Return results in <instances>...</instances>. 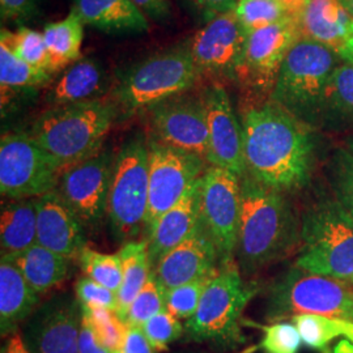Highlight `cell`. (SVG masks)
Listing matches in <instances>:
<instances>
[{"label": "cell", "instance_id": "5bb4252c", "mask_svg": "<svg viewBox=\"0 0 353 353\" xmlns=\"http://www.w3.org/2000/svg\"><path fill=\"white\" fill-rule=\"evenodd\" d=\"M153 139L207 160L208 121L203 96L176 94L145 110Z\"/></svg>", "mask_w": 353, "mask_h": 353}, {"label": "cell", "instance_id": "f907efd6", "mask_svg": "<svg viewBox=\"0 0 353 353\" xmlns=\"http://www.w3.org/2000/svg\"><path fill=\"white\" fill-rule=\"evenodd\" d=\"M339 57H341L343 61H345V62H348V63H351L353 65V28L351 36L347 39L345 45L343 46V49L339 52Z\"/></svg>", "mask_w": 353, "mask_h": 353}, {"label": "cell", "instance_id": "816d5d0a", "mask_svg": "<svg viewBox=\"0 0 353 353\" xmlns=\"http://www.w3.org/2000/svg\"><path fill=\"white\" fill-rule=\"evenodd\" d=\"M322 353H353L352 343L350 341H341V344L331 352V351H323Z\"/></svg>", "mask_w": 353, "mask_h": 353}, {"label": "cell", "instance_id": "ab89813d", "mask_svg": "<svg viewBox=\"0 0 353 353\" xmlns=\"http://www.w3.org/2000/svg\"><path fill=\"white\" fill-rule=\"evenodd\" d=\"M259 327L263 331V338L259 344L263 353L300 352L303 339L290 321L271 322L270 325Z\"/></svg>", "mask_w": 353, "mask_h": 353}, {"label": "cell", "instance_id": "60d3db41", "mask_svg": "<svg viewBox=\"0 0 353 353\" xmlns=\"http://www.w3.org/2000/svg\"><path fill=\"white\" fill-rule=\"evenodd\" d=\"M141 328L156 351H166L168 347L173 341H178L185 332V326L181 323V319L168 310L151 318Z\"/></svg>", "mask_w": 353, "mask_h": 353}, {"label": "cell", "instance_id": "7dc6e473", "mask_svg": "<svg viewBox=\"0 0 353 353\" xmlns=\"http://www.w3.org/2000/svg\"><path fill=\"white\" fill-rule=\"evenodd\" d=\"M148 20L163 21L170 14V0H131Z\"/></svg>", "mask_w": 353, "mask_h": 353}, {"label": "cell", "instance_id": "ee69618b", "mask_svg": "<svg viewBox=\"0 0 353 353\" xmlns=\"http://www.w3.org/2000/svg\"><path fill=\"white\" fill-rule=\"evenodd\" d=\"M190 4L201 13L204 21L208 23L214 17L234 12L239 0H189Z\"/></svg>", "mask_w": 353, "mask_h": 353}, {"label": "cell", "instance_id": "836d02e7", "mask_svg": "<svg viewBox=\"0 0 353 353\" xmlns=\"http://www.w3.org/2000/svg\"><path fill=\"white\" fill-rule=\"evenodd\" d=\"M77 261L87 278L113 290L114 293H118L123 280V268L119 254H103L85 246Z\"/></svg>", "mask_w": 353, "mask_h": 353}, {"label": "cell", "instance_id": "83f0119b", "mask_svg": "<svg viewBox=\"0 0 353 353\" xmlns=\"http://www.w3.org/2000/svg\"><path fill=\"white\" fill-rule=\"evenodd\" d=\"M1 259L11 261L17 265L29 285L38 294L45 293L63 283L70 275L72 261L38 243L21 254L13 256H1Z\"/></svg>", "mask_w": 353, "mask_h": 353}, {"label": "cell", "instance_id": "8d00e7d4", "mask_svg": "<svg viewBox=\"0 0 353 353\" xmlns=\"http://www.w3.org/2000/svg\"><path fill=\"white\" fill-rule=\"evenodd\" d=\"M234 14L249 34L292 16L276 0H239Z\"/></svg>", "mask_w": 353, "mask_h": 353}, {"label": "cell", "instance_id": "ac0fdd59", "mask_svg": "<svg viewBox=\"0 0 353 353\" xmlns=\"http://www.w3.org/2000/svg\"><path fill=\"white\" fill-rule=\"evenodd\" d=\"M202 96L208 121L207 163L242 178L246 174L243 131L227 89L220 84H211Z\"/></svg>", "mask_w": 353, "mask_h": 353}, {"label": "cell", "instance_id": "f6af8a7d", "mask_svg": "<svg viewBox=\"0 0 353 353\" xmlns=\"http://www.w3.org/2000/svg\"><path fill=\"white\" fill-rule=\"evenodd\" d=\"M123 353H156L151 341H148L143 328L137 326H127L125 339L122 344Z\"/></svg>", "mask_w": 353, "mask_h": 353}, {"label": "cell", "instance_id": "e575fe53", "mask_svg": "<svg viewBox=\"0 0 353 353\" xmlns=\"http://www.w3.org/2000/svg\"><path fill=\"white\" fill-rule=\"evenodd\" d=\"M332 196L353 217V153L345 147L335 150L327 165Z\"/></svg>", "mask_w": 353, "mask_h": 353}, {"label": "cell", "instance_id": "db71d44e", "mask_svg": "<svg viewBox=\"0 0 353 353\" xmlns=\"http://www.w3.org/2000/svg\"><path fill=\"white\" fill-rule=\"evenodd\" d=\"M347 150H350V151L353 153V134L352 135H350L347 139H345V145H344Z\"/></svg>", "mask_w": 353, "mask_h": 353}, {"label": "cell", "instance_id": "74e56055", "mask_svg": "<svg viewBox=\"0 0 353 353\" xmlns=\"http://www.w3.org/2000/svg\"><path fill=\"white\" fill-rule=\"evenodd\" d=\"M80 306L83 316L88 319L102 344L110 352L121 351L126 334V323L113 310L103 307H89L84 305Z\"/></svg>", "mask_w": 353, "mask_h": 353}, {"label": "cell", "instance_id": "7402d4cb", "mask_svg": "<svg viewBox=\"0 0 353 353\" xmlns=\"http://www.w3.org/2000/svg\"><path fill=\"white\" fill-rule=\"evenodd\" d=\"M297 20L303 37L316 41L338 55L352 33V17L341 0H309Z\"/></svg>", "mask_w": 353, "mask_h": 353}, {"label": "cell", "instance_id": "603a6c76", "mask_svg": "<svg viewBox=\"0 0 353 353\" xmlns=\"http://www.w3.org/2000/svg\"><path fill=\"white\" fill-rule=\"evenodd\" d=\"M39 303V294L26 281L19 267L1 259L0 265V331L11 335L33 316Z\"/></svg>", "mask_w": 353, "mask_h": 353}, {"label": "cell", "instance_id": "d590c367", "mask_svg": "<svg viewBox=\"0 0 353 353\" xmlns=\"http://www.w3.org/2000/svg\"><path fill=\"white\" fill-rule=\"evenodd\" d=\"M166 310V290L152 272L144 288L140 290L127 312V326L143 327L151 318Z\"/></svg>", "mask_w": 353, "mask_h": 353}, {"label": "cell", "instance_id": "30bf717a", "mask_svg": "<svg viewBox=\"0 0 353 353\" xmlns=\"http://www.w3.org/2000/svg\"><path fill=\"white\" fill-rule=\"evenodd\" d=\"M63 173L61 164L29 134H6L0 140L1 196L36 199L57 189Z\"/></svg>", "mask_w": 353, "mask_h": 353}, {"label": "cell", "instance_id": "681fc988", "mask_svg": "<svg viewBox=\"0 0 353 353\" xmlns=\"http://www.w3.org/2000/svg\"><path fill=\"white\" fill-rule=\"evenodd\" d=\"M279 1L290 14L292 16H297L299 13L303 11L305 4L309 1V0H276Z\"/></svg>", "mask_w": 353, "mask_h": 353}, {"label": "cell", "instance_id": "b9f144b4", "mask_svg": "<svg viewBox=\"0 0 353 353\" xmlns=\"http://www.w3.org/2000/svg\"><path fill=\"white\" fill-rule=\"evenodd\" d=\"M76 299L80 305L89 307H103L117 312L118 297L113 290L102 287L92 279L81 278L76 281Z\"/></svg>", "mask_w": 353, "mask_h": 353}, {"label": "cell", "instance_id": "484cf974", "mask_svg": "<svg viewBox=\"0 0 353 353\" xmlns=\"http://www.w3.org/2000/svg\"><path fill=\"white\" fill-rule=\"evenodd\" d=\"M36 199H19L3 204L0 217L1 256L21 254L37 243Z\"/></svg>", "mask_w": 353, "mask_h": 353}, {"label": "cell", "instance_id": "52a82bcc", "mask_svg": "<svg viewBox=\"0 0 353 353\" xmlns=\"http://www.w3.org/2000/svg\"><path fill=\"white\" fill-rule=\"evenodd\" d=\"M341 62L335 51L309 38H300L281 64L268 99L303 123L319 128L328 80Z\"/></svg>", "mask_w": 353, "mask_h": 353}, {"label": "cell", "instance_id": "d6a6232c", "mask_svg": "<svg viewBox=\"0 0 353 353\" xmlns=\"http://www.w3.org/2000/svg\"><path fill=\"white\" fill-rule=\"evenodd\" d=\"M0 39L6 41L14 51V54L26 61V63L54 75L51 68L50 54L42 32H37L26 26L20 28L14 33L7 29H1Z\"/></svg>", "mask_w": 353, "mask_h": 353}, {"label": "cell", "instance_id": "d6986e66", "mask_svg": "<svg viewBox=\"0 0 353 353\" xmlns=\"http://www.w3.org/2000/svg\"><path fill=\"white\" fill-rule=\"evenodd\" d=\"M220 265L214 242L201 224L189 239L178 245L152 271L165 290H173L199 279L212 276Z\"/></svg>", "mask_w": 353, "mask_h": 353}, {"label": "cell", "instance_id": "e0dca14e", "mask_svg": "<svg viewBox=\"0 0 353 353\" xmlns=\"http://www.w3.org/2000/svg\"><path fill=\"white\" fill-rule=\"evenodd\" d=\"M81 306L61 294L39 306L29 318L24 343L30 353H80Z\"/></svg>", "mask_w": 353, "mask_h": 353}, {"label": "cell", "instance_id": "277c9868", "mask_svg": "<svg viewBox=\"0 0 353 353\" xmlns=\"http://www.w3.org/2000/svg\"><path fill=\"white\" fill-rule=\"evenodd\" d=\"M259 287L246 281L236 259L223 262L203 292L195 314L186 321L190 341L208 343L217 351H232L248 339L242 331V314Z\"/></svg>", "mask_w": 353, "mask_h": 353}, {"label": "cell", "instance_id": "7a4b0ae2", "mask_svg": "<svg viewBox=\"0 0 353 353\" xmlns=\"http://www.w3.org/2000/svg\"><path fill=\"white\" fill-rule=\"evenodd\" d=\"M241 199L234 258L246 279L300 250L301 217L288 195L265 188L248 174L241 178Z\"/></svg>", "mask_w": 353, "mask_h": 353}, {"label": "cell", "instance_id": "6da1fadb", "mask_svg": "<svg viewBox=\"0 0 353 353\" xmlns=\"http://www.w3.org/2000/svg\"><path fill=\"white\" fill-rule=\"evenodd\" d=\"M246 174L285 195L306 189L314 176V128L276 102L258 100L242 113Z\"/></svg>", "mask_w": 353, "mask_h": 353}, {"label": "cell", "instance_id": "1f68e13d", "mask_svg": "<svg viewBox=\"0 0 353 353\" xmlns=\"http://www.w3.org/2000/svg\"><path fill=\"white\" fill-rule=\"evenodd\" d=\"M52 80L48 71L39 70L14 54L10 45L0 39V85L1 93L46 87Z\"/></svg>", "mask_w": 353, "mask_h": 353}, {"label": "cell", "instance_id": "f1b7e54d", "mask_svg": "<svg viewBox=\"0 0 353 353\" xmlns=\"http://www.w3.org/2000/svg\"><path fill=\"white\" fill-rule=\"evenodd\" d=\"M119 256L123 268L122 285L117 293L118 307L117 316L123 322L126 319L127 312L140 290L144 288L145 283L151 276L152 267L148 254L147 241H130L119 250Z\"/></svg>", "mask_w": 353, "mask_h": 353}, {"label": "cell", "instance_id": "f5cc1de1", "mask_svg": "<svg viewBox=\"0 0 353 353\" xmlns=\"http://www.w3.org/2000/svg\"><path fill=\"white\" fill-rule=\"evenodd\" d=\"M341 4L344 6V8L347 10V12L350 13V16L353 20V0H341Z\"/></svg>", "mask_w": 353, "mask_h": 353}, {"label": "cell", "instance_id": "11a10c76", "mask_svg": "<svg viewBox=\"0 0 353 353\" xmlns=\"http://www.w3.org/2000/svg\"><path fill=\"white\" fill-rule=\"evenodd\" d=\"M345 283H348V284H351V285H353V276L352 278L348 279V280H345Z\"/></svg>", "mask_w": 353, "mask_h": 353}, {"label": "cell", "instance_id": "cb8c5ba5", "mask_svg": "<svg viewBox=\"0 0 353 353\" xmlns=\"http://www.w3.org/2000/svg\"><path fill=\"white\" fill-rule=\"evenodd\" d=\"M110 87L108 74L99 61L80 58L52 85L48 101L52 106L103 99Z\"/></svg>", "mask_w": 353, "mask_h": 353}, {"label": "cell", "instance_id": "ba28073f", "mask_svg": "<svg viewBox=\"0 0 353 353\" xmlns=\"http://www.w3.org/2000/svg\"><path fill=\"white\" fill-rule=\"evenodd\" d=\"M303 313L353 322V285L290 267L267 290L265 318L278 322Z\"/></svg>", "mask_w": 353, "mask_h": 353}, {"label": "cell", "instance_id": "3957f363", "mask_svg": "<svg viewBox=\"0 0 353 353\" xmlns=\"http://www.w3.org/2000/svg\"><path fill=\"white\" fill-rule=\"evenodd\" d=\"M119 117L113 99L51 106L28 132L64 169L101 151L103 140Z\"/></svg>", "mask_w": 353, "mask_h": 353}, {"label": "cell", "instance_id": "d4e9b609", "mask_svg": "<svg viewBox=\"0 0 353 353\" xmlns=\"http://www.w3.org/2000/svg\"><path fill=\"white\" fill-rule=\"evenodd\" d=\"M75 11L85 26L105 33H145L150 23L131 0H74Z\"/></svg>", "mask_w": 353, "mask_h": 353}, {"label": "cell", "instance_id": "4316f807", "mask_svg": "<svg viewBox=\"0 0 353 353\" xmlns=\"http://www.w3.org/2000/svg\"><path fill=\"white\" fill-rule=\"evenodd\" d=\"M319 128L353 132V65L343 59L328 80Z\"/></svg>", "mask_w": 353, "mask_h": 353}, {"label": "cell", "instance_id": "44dd1931", "mask_svg": "<svg viewBox=\"0 0 353 353\" xmlns=\"http://www.w3.org/2000/svg\"><path fill=\"white\" fill-rule=\"evenodd\" d=\"M201 183L202 176L190 186L183 198L165 212L152 228L147 240L152 271L166 254L188 240L198 227Z\"/></svg>", "mask_w": 353, "mask_h": 353}, {"label": "cell", "instance_id": "4fadbf2b", "mask_svg": "<svg viewBox=\"0 0 353 353\" xmlns=\"http://www.w3.org/2000/svg\"><path fill=\"white\" fill-rule=\"evenodd\" d=\"M115 154L101 150L64 169L55 191L87 229H97L108 214Z\"/></svg>", "mask_w": 353, "mask_h": 353}, {"label": "cell", "instance_id": "9a60e30c", "mask_svg": "<svg viewBox=\"0 0 353 353\" xmlns=\"http://www.w3.org/2000/svg\"><path fill=\"white\" fill-rule=\"evenodd\" d=\"M301 37L297 16H288L276 24L252 32L237 81L259 94L268 93L270 97L281 64Z\"/></svg>", "mask_w": 353, "mask_h": 353}, {"label": "cell", "instance_id": "7bdbcfd3", "mask_svg": "<svg viewBox=\"0 0 353 353\" xmlns=\"http://www.w3.org/2000/svg\"><path fill=\"white\" fill-rule=\"evenodd\" d=\"M37 11L38 0H0V16L3 21H26Z\"/></svg>", "mask_w": 353, "mask_h": 353}, {"label": "cell", "instance_id": "8fae6325", "mask_svg": "<svg viewBox=\"0 0 353 353\" xmlns=\"http://www.w3.org/2000/svg\"><path fill=\"white\" fill-rule=\"evenodd\" d=\"M150 195L144 230L150 234L156 221L179 202L190 186L208 169L207 160L191 152L148 139Z\"/></svg>", "mask_w": 353, "mask_h": 353}, {"label": "cell", "instance_id": "2e32d148", "mask_svg": "<svg viewBox=\"0 0 353 353\" xmlns=\"http://www.w3.org/2000/svg\"><path fill=\"white\" fill-rule=\"evenodd\" d=\"M249 33L234 12L205 23L190 41V50L199 74L239 80Z\"/></svg>", "mask_w": 353, "mask_h": 353}, {"label": "cell", "instance_id": "f35d334b", "mask_svg": "<svg viewBox=\"0 0 353 353\" xmlns=\"http://www.w3.org/2000/svg\"><path fill=\"white\" fill-rule=\"evenodd\" d=\"M212 276L199 279L173 290H166V310L178 319L189 321L198 310L203 292Z\"/></svg>", "mask_w": 353, "mask_h": 353}, {"label": "cell", "instance_id": "c3c4849f", "mask_svg": "<svg viewBox=\"0 0 353 353\" xmlns=\"http://www.w3.org/2000/svg\"><path fill=\"white\" fill-rule=\"evenodd\" d=\"M4 353H30L26 348L24 339L20 335H13L12 338L8 341Z\"/></svg>", "mask_w": 353, "mask_h": 353}, {"label": "cell", "instance_id": "9f6ffc18", "mask_svg": "<svg viewBox=\"0 0 353 353\" xmlns=\"http://www.w3.org/2000/svg\"><path fill=\"white\" fill-rule=\"evenodd\" d=\"M114 353H123L122 351H118V352H114Z\"/></svg>", "mask_w": 353, "mask_h": 353}, {"label": "cell", "instance_id": "f546056e", "mask_svg": "<svg viewBox=\"0 0 353 353\" xmlns=\"http://www.w3.org/2000/svg\"><path fill=\"white\" fill-rule=\"evenodd\" d=\"M84 26L85 24L74 10L63 20L45 26L42 33L50 54L52 74L81 58Z\"/></svg>", "mask_w": 353, "mask_h": 353}, {"label": "cell", "instance_id": "5b68a950", "mask_svg": "<svg viewBox=\"0 0 353 353\" xmlns=\"http://www.w3.org/2000/svg\"><path fill=\"white\" fill-rule=\"evenodd\" d=\"M301 246L294 265L336 280L353 276V217L332 194L316 196L303 210Z\"/></svg>", "mask_w": 353, "mask_h": 353}, {"label": "cell", "instance_id": "9c48e42d", "mask_svg": "<svg viewBox=\"0 0 353 353\" xmlns=\"http://www.w3.org/2000/svg\"><path fill=\"white\" fill-rule=\"evenodd\" d=\"M148 195V139L137 134L115 154L108 201V219L115 240L127 243L144 230Z\"/></svg>", "mask_w": 353, "mask_h": 353}, {"label": "cell", "instance_id": "7c38bea8", "mask_svg": "<svg viewBox=\"0 0 353 353\" xmlns=\"http://www.w3.org/2000/svg\"><path fill=\"white\" fill-rule=\"evenodd\" d=\"M241 208L240 176L210 165L202 176L199 219L219 252L220 263L236 259Z\"/></svg>", "mask_w": 353, "mask_h": 353}, {"label": "cell", "instance_id": "bcb514c9", "mask_svg": "<svg viewBox=\"0 0 353 353\" xmlns=\"http://www.w3.org/2000/svg\"><path fill=\"white\" fill-rule=\"evenodd\" d=\"M80 353H113L102 344L94 330L90 326L88 319L84 316L81 319L80 330Z\"/></svg>", "mask_w": 353, "mask_h": 353}, {"label": "cell", "instance_id": "4dcf8cb0", "mask_svg": "<svg viewBox=\"0 0 353 353\" xmlns=\"http://www.w3.org/2000/svg\"><path fill=\"white\" fill-rule=\"evenodd\" d=\"M303 343L316 351H326L328 343L336 338H347L353 341V322L335 316L303 313L290 318Z\"/></svg>", "mask_w": 353, "mask_h": 353}, {"label": "cell", "instance_id": "8992f818", "mask_svg": "<svg viewBox=\"0 0 353 353\" xmlns=\"http://www.w3.org/2000/svg\"><path fill=\"white\" fill-rule=\"evenodd\" d=\"M190 42L159 51L128 67L112 90L119 115L147 110L159 102L185 93L199 79Z\"/></svg>", "mask_w": 353, "mask_h": 353}, {"label": "cell", "instance_id": "ffe728a7", "mask_svg": "<svg viewBox=\"0 0 353 353\" xmlns=\"http://www.w3.org/2000/svg\"><path fill=\"white\" fill-rule=\"evenodd\" d=\"M37 243L70 259H79L87 246L85 227L54 190L36 199Z\"/></svg>", "mask_w": 353, "mask_h": 353}]
</instances>
